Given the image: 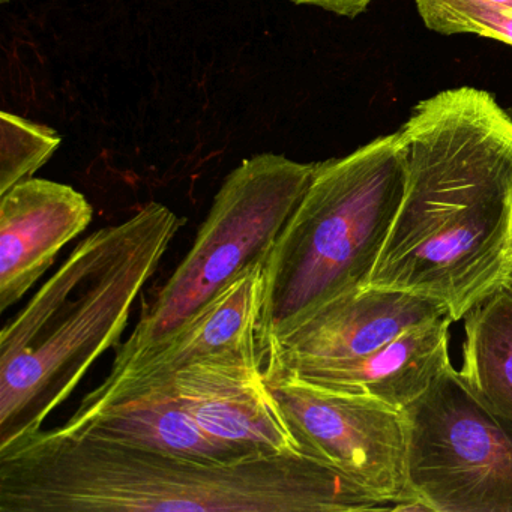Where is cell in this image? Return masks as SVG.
Returning a JSON list of instances; mask_svg holds the SVG:
<instances>
[{
    "label": "cell",
    "instance_id": "cell-17",
    "mask_svg": "<svg viewBox=\"0 0 512 512\" xmlns=\"http://www.w3.org/2000/svg\"><path fill=\"white\" fill-rule=\"evenodd\" d=\"M296 5H310L343 17H356L370 7L373 0H292Z\"/></svg>",
    "mask_w": 512,
    "mask_h": 512
},
{
    "label": "cell",
    "instance_id": "cell-12",
    "mask_svg": "<svg viewBox=\"0 0 512 512\" xmlns=\"http://www.w3.org/2000/svg\"><path fill=\"white\" fill-rule=\"evenodd\" d=\"M58 428L64 433L88 434L205 463L247 458L212 439L197 425L182 407L170 380L125 389L100 403H80Z\"/></svg>",
    "mask_w": 512,
    "mask_h": 512
},
{
    "label": "cell",
    "instance_id": "cell-8",
    "mask_svg": "<svg viewBox=\"0 0 512 512\" xmlns=\"http://www.w3.org/2000/svg\"><path fill=\"white\" fill-rule=\"evenodd\" d=\"M167 380L197 425L239 454L307 455L266 382L256 349L200 359Z\"/></svg>",
    "mask_w": 512,
    "mask_h": 512
},
{
    "label": "cell",
    "instance_id": "cell-6",
    "mask_svg": "<svg viewBox=\"0 0 512 512\" xmlns=\"http://www.w3.org/2000/svg\"><path fill=\"white\" fill-rule=\"evenodd\" d=\"M407 476L431 512H512V422L448 365L403 410Z\"/></svg>",
    "mask_w": 512,
    "mask_h": 512
},
{
    "label": "cell",
    "instance_id": "cell-1",
    "mask_svg": "<svg viewBox=\"0 0 512 512\" xmlns=\"http://www.w3.org/2000/svg\"><path fill=\"white\" fill-rule=\"evenodd\" d=\"M398 134L406 191L370 286L436 299L458 322L512 263V118L464 86L421 101Z\"/></svg>",
    "mask_w": 512,
    "mask_h": 512
},
{
    "label": "cell",
    "instance_id": "cell-10",
    "mask_svg": "<svg viewBox=\"0 0 512 512\" xmlns=\"http://www.w3.org/2000/svg\"><path fill=\"white\" fill-rule=\"evenodd\" d=\"M265 262L248 266L196 316L167 340L161 341L107 379L83 398L94 404L136 386L163 382L200 359L227 352L256 349L257 328L265 302ZM260 355V353H259Z\"/></svg>",
    "mask_w": 512,
    "mask_h": 512
},
{
    "label": "cell",
    "instance_id": "cell-13",
    "mask_svg": "<svg viewBox=\"0 0 512 512\" xmlns=\"http://www.w3.org/2000/svg\"><path fill=\"white\" fill-rule=\"evenodd\" d=\"M452 322L451 316L440 317L359 358L304 362L283 370L403 412L451 365L448 343Z\"/></svg>",
    "mask_w": 512,
    "mask_h": 512
},
{
    "label": "cell",
    "instance_id": "cell-14",
    "mask_svg": "<svg viewBox=\"0 0 512 512\" xmlns=\"http://www.w3.org/2000/svg\"><path fill=\"white\" fill-rule=\"evenodd\" d=\"M464 382L512 422V290L500 286L464 316Z\"/></svg>",
    "mask_w": 512,
    "mask_h": 512
},
{
    "label": "cell",
    "instance_id": "cell-7",
    "mask_svg": "<svg viewBox=\"0 0 512 512\" xmlns=\"http://www.w3.org/2000/svg\"><path fill=\"white\" fill-rule=\"evenodd\" d=\"M263 371L305 454L391 503V511H431L409 485L403 412L283 368Z\"/></svg>",
    "mask_w": 512,
    "mask_h": 512
},
{
    "label": "cell",
    "instance_id": "cell-19",
    "mask_svg": "<svg viewBox=\"0 0 512 512\" xmlns=\"http://www.w3.org/2000/svg\"><path fill=\"white\" fill-rule=\"evenodd\" d=\"M485 2H491V4L503 5V7L512 8V0H485Z\"/></svg>",
    "mask_w": 512,
    "mask_h": 512
},
{
    "label": "cell",
    "instance_id": "cell-21",
    "mask_svg": "<svg viewBox=\"0 0 512 512\" xmlns=\"http://www.w3.org/2000/svg\"><path fill=\"white\" fill-rule=\"evenodd\" d=\"M2 2H7V0H2Z\"/></svg>",
    "mask_w": 512,
    "mask_h": 512
},
{
    "label": "cell",
    "instance_id": "cell-16",
    "mask_svg": "<svg viewBox=\"0 0 512 512\" xmlns=\"http://www.w3.org/2000/svg\"><path fill=\"white\" fill-rule=\"evenodd\" d=\"M416 8L437 34H475L512 47V8L485 0H416Z\"/></svg>",
    "mask_w": 512,
    "mask_h": 512
},
{
    "label": "cell",
    "instance_id": "cell-5",
    "mask_svg": "<svg viewBox=\"0 0 512 512\" xmlns=\"http://www.w3.org/2000/svg\"><path fill=\"white\" fill-rule=\"evenodd\" d=\"M314 170L316 164L277 154L242 161L221 185L193 247L119 347L112 371L167 340L248 266L265 262Z\"/></svg>",
    "mask_w": 512,
    "mask_h": 512
},
{
    "label": "cell",
    "instance_id": "cell-20",
    "mask_svg": "<svg viewBox=\"0 0 512 512\" xmlns=\"http://www.w3.org/2000/svg\"><path fill=\"white\" fill-rule=\"evenodd\" d=\"M511 259H512V229H511Z\"/></svg>",
    "mask_w": 512,
    "mask_h": 512
},
{
    "label": "cell",
    "instance_id": "cell-18",
    "mask_svg": "<svg viewBox=\"0 0 512 512\" xmlns=\"http://www.w3.org/2000/svg\"><path fill=\"white\" fill-rule=\"evenodd\" d=\"M502 286H505L506 289L512 290V263L509 266L508 274H506L505 280H503Z\"/></svg>",
    "mask_w": 512,
    "mask_h": 512
},
{
    "label": "cell",
    "instance_id": "cell-9",
    "mask_svg": "<svg viewBox=\"0 0 512 512\" xmlns=\"http://www.w3.org/2000/svg\"><path fill=\"white\" fill-rule=\"evenodd\" d=\"M445 316L451 313L436 299L367 286L326 302L272 341L263 368L359 358Z\"/></svg>",
    "mask_w": 512,
    "mask_h": 512
},
{
    "label": "cell",
    "instance_id": "cell-11",
    "mask_svg": "<svg viewBox=\"0 0 512 512\" xmlns=\"http://www.w3.org/2000/svg\"><path fill=\"white\" fill-rule=\"evenodd\" d=\"M92 217L94 209L82 193L47 179H26L0 196L2 313L34 287Z\"/></svg>",
    "mask_w": 512,
    "mask_h": 512
},
{
    "label": "cell",
    "instance_id": "cell-4",
    "mask_svg": "<svg viewBox=\"0 0 512 512\" xmlns=\"http://www.w3.org/2000/svg\"><path fill=\"white\" fill-rule=\"evenodd\" d=\"M406 191L400 134L316 163L313 179L265 259L266 289L257 347L326 302L370 286Z\"/></svg>",
    "mask_w": 512,
    "mask_h": 512
},
{
    "label": "cell",
    "instance_id": "cell-2",
    "mask_svg": "<svg viewBox=\"0 0 512 512\" xmlns=\"http://www.w3.org/2000/svg\"><path fill=\"white\" fill-rule=\"evenodd\" d=\"M389 509L391 503L311 455L205 463L59 428L0 449V512Z\"/></svg>",
    "mask_w": 512,
    "mask_h": 512
},
{
    "label": "cell",
    "instance_id": "cell-3",
    "mask_svg": "<svg viewBox=\"0 0 512 512\" xmlns=\"http://www.w3.org/2000/svg\"><path fill=\"white\" fill-rule=\"evenodd\" d=\"M184 218L151 202L77 244L0 331V449L43 430L95 361L118 344L134 302Z\"/></svg>",
    "mask_w": 512,
    "mask_h": 512
},
{
    "label": "cell",
    "instance_id": "cell-15",
    "mask_svg": "<svg viewBox=\"0 0 512 512\" xmlns=\"http://www.w3.org/2000/svg\"><path fill=\"white\" fill-rule=\"evenodd\" d=\"M62 137L46 125L10 112L0 115V196L32 178L61 146Z\"/></svg>",
    "mask_w": 512,
    "mask_h": 512
}]
</instances>
